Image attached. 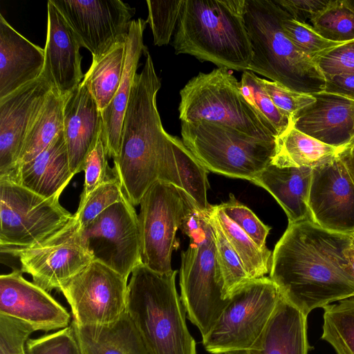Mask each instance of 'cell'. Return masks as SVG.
<instances>
[{"instance_id":"obj_36","label":"cell","mask_w":354,"mask_h":354,"mask_svg":"<svg viewBox=\"0 0 354 354\" xmlns=\"http://www.w3.org/2000/svg\"><path fill=\"white\" fill-rule=\"evenodd\" d=\"M310 23L313 30L327 40L345 43L354 39V12L344 0H333Z\"/></svg>"},{"instance_id":"obj_22","label":"cell","mask_w":354,"mask_h":354,"mask_svg":"<svg viewBox=\"0 0 354 354\" xmlns=\"http://www.w3.org/2000/svg\"><path fill=\"white\" fill-rule=\"evenodd\" d=\"M44 49L32 44L0 14V100L38 79Z\"/></svg>"},{"instance_id":"obj_17","label":"cell","mask_w":354,"mask_h":354,"mask_svg":"<svg viewBox=\"0 0 354 354\" xmlns=\"http://www.w3.org/2000/svg\"><path fill=\"white\" fill-rule=\"evenodd\" d=\"M53 88L42 73L0 100V178L14 173L26 133Z\"/></svg>"},{"instance_id":"obj_40","label":"cell","mask_w":354,"mask_h":354,"mask_svg":"<svg viewBox=\"0 0 354 354\" xmlns=\"http://www.w3.org/2000/svg\"><path fill=\"white\" fill-rule=\"evenodd\" d=\"M25 354H82V352L71 324L56 332L29 338L25 344Z\"/></svg>"},{"instance_id":"obj_12","label":"cell","mask_w":354,"mask_h":354,"mask_svg":"<svg viewBox=\"0 0 354 354\" xmlns=\"http://www.w3.org/2000/svg\"><path fill=\"white\" fill-rule=\"evenodd\" d=\"M0 250L18 257L21 271L29 274L33 283L47 292L59 290L93 261L75 214L62 228L39 243L25 248H0Z\"/></svg>"},{"instance_id":"obj_18","label":"cell","mask_w":354,"mask_h":354,"mask_svg":"<svg viewBox=\"0 0 354 354\" xmlns=\"http://www.w3.org/2000/svg\"><path fill=\"white\" fill-rule=\"evenodd\" d=\"M0 315L48 332L69 326L71 315L49 293L15 270L0 277Z\"/></svg>"},{"instance_id":"obj_51","label":"cell","mask_w":354,"mask_h":354,"mask_svg":"<svg viewBox=\"0 0 354 354\" xmlns=\"http://www.w3.org/2000/svg\"><path fill=\"white\" fill-rule=\"evenodd\" d=\"M224 354H253L250 349L232 350L225 352Z\"/></svg>"},{"instance_id":"obj_50","label":"cell","mask_w":354,"mask_h":354,"mask_svg":"<svg viewBox=\"0 0 354 354\" xmlns=\"http://www.w3.org/2000/svg\"><path fill=\"white\" fill-rule=\"evenodd\" d=\"M346 254L350 260L352 269L354 273V241L351 246L346 250Z\"/></svg>"},{"instance_id":"obj_5","label":"cell","mask_w":354,"mask_h":354,"mask_svg":"<svg viewBox=\"0 0 354 354\" xmlns=\"http://www.w3.org/2000/svg\"><path fill=\"white\" fill-rule=\"evenodd\" d=\"M282 12L274 0H245L243 18L253 51L248 71L295 92L324 91V75L286 36Z\"/></svg>"},{"instance_id":"obj_26","label":"cell","mask_w":354,"mask_h":354,"mask_svg":"<svg viewBox=\"0 0 354 354\" xmlns=\"http://www.w3.org/2000/svg\"><path fill=\"white\" fill-rule=\"evenodd\" d=\"M307 316L281 296L253 354H308Z\"/></svg>"},{"instance_id":"obj_44","label":"cell","mask_w":354,"mask_h":354,"mask_svg":"<svg viewBox=\"0 0 354 354\" xmlns=\"http://www.w3.org/2000/svg\"><path fill=\"white\" fill-rule=\"evenodd\" d=\"M35 331L24 322L0 315V354H25V344Z\"/></svg>"},{"instance_id":"obj_31","label":"cell","mask_w":354,"mask_h":354,"mask_svg":"<svg viewBox=\"0 0 354 354\" xmlns=\"http://www.w3.org/2000/svg\"><path fill=\"white\" fill-rule=\"evenodd\" d=\"M212 212L249 277L251 279L265 277L270 270L271 251L268 248H260L224 213L218 205H212Z\"/></svg>"},{"instance_id":"obj_13","label":"cell","mask_w":354,"mask_h":354,"mask_svg":"<svg viewBox=\"0 0 354 354\" xmlns=\"http://www.w3.org/2000/svg\"><path fill=\"white\" fill-rule=\"evenodd\" d=\"M81 236L93 261L104 264L127 280L142 263L138 215L127 197L81 227Z\"/></svg>"},{"instance_id":"obj_20","label":"cell","mask_w":354,"mask_h":354,"mask_svg":"<svg viewBox=\"0 0 354 354\" xmlns=\"http://www.w3.org/2000/svg\"><path fill=\"white\" fill-rule=\"evenodd\" d=\"M292 117L293 127L332 147L348 146L354 138V101L325 91Z\"/></svg>"},{"instance_id":"obj_41","label":"cell","mask_w":354,"mask_h":354,"mask_svg":"<svg viewBox=\"0 0 354 354\" xmlns=\"http://www.w3.org/2000/svg\"><path fill=\"white\" fill-rule=\"evenodd\" d=\"M218 206L260 248H268L266 241L271 227L263 224L252 210L239 202L232 194L227 202Z\"/></svg>"},{"instance_id":"obj_24","label":"cell","mask_w":354,"mask_h":354,"mask_svg":"<svg viewBox=\"0 0 354 354\" xmlns=\"http://www.w3.org/2000/svg\"><path fill=\"white\" fill-rule=\"evenodd\" d=\"M75 174L71 171L63 130L32 160L7 179L46 198L59 197Z\"/></svg>"},{"instance_id":"obj_32","label":"cell","mask_w":354,"mask_h":354,"mask_svg":"<svg viewBox=\"0 0 354 354\" xmlns=\"http://www.w3.org/2000/svg\"><path fill=\"white\" fill-rule=\"evenodd\" d=\"M322 339L336 354H354V297L323 308Z\"/></svg>"},{"instance_id":"obj_10","label":"cell","mask_w":354,"mask_h":354,"mask_svg":"<svg viewBox=\"0 0 354 354\" xmlns=\"http://www.w3.org/2000/svg\"><path fill=\"white\" fill-rule=\"evenodd\" d=\"M187 198L181 189L157 181L140 200L138 219L141 262L155 272L173 270L171 253L177 246L176 235L185 213Z\"/></svg>"},{"instance_id":"obj_53","label":"cell","mask_w":354,"mask_h":354,"mask_svg":"<svg viewBox=\"0 0 354 354\" xmlns=\"http://www.w3.org/2000/svg\"><path fill=\"white\" fill-rule=\"evenodd\" d=\"M352 145V146H354V138L353 139V140L351 142L350 145Z\"/></svg>"},{"instance_id":"obj_29","label":"cell","mask_w":354,"mask_h":354,"mask_svg":"<svg viewBox=\"0 0 354 354\" xmlns=\"http://www.w3.org/2000/svg\"><path fill=\"white\" fill-rule=\"evenodd\" d=\"M64 97L55 88L49 93L26 133L16 169L35 158L63 130Z\"/></svg>"},{"instance_id":"obj_38","label":"cell","mask_w":354,"mask_h":354,"mask_svg":"<svg viewBox=\"0 0 354 354\" xmlns=\"http://www.w3.org/2000/svg\"><path fill=\"white\" fill-rule=\"evenodd\" d=\"M124 197L121 184L115 176L95 189L86 198H80L75 215L81 227L86 226L106 208Z\"/></svg>"},{"instance_id":"obj_52","label":"cell","mask_w":354,"mask_h":354,"mask_svg":"<svg viewBox=\"0 0 354 354\" xmlns=\"http://www.w3.org/2000/svg\"><path fill=\"white\" fill-rule=\"evenodd\" d=\"M344 1L354 12V0H344Z\"/></svg>"},{"instance_id":"obj_46","label":"cell","mask_w":354,"mask_h":354,"mask_svg":"<svg viewBox=\"0 0 354 354\" xmlns=\"http://www.w3.org/2000/svg\"><path fill=\"white\" fill-rule=\"evenodd\" d=\"M210 212L211 209L200 210L187 196L185 213L179 229L189 238L190 243H199L214 233Z\"/></svg>"},{"instance_id":"obj_35","label":"cell","mask_w":354,"mask_h":354,"mask_svg":"<svg viewBox=\"0 0 354 354\" xmlns=\"http://www.w3.org/2000/svg\"><path fill=\"white\" fill-rule=\"evenodd\" d=\"M210 216L214 232L216 263L223 281L224 295L229 299L235 290L251 278L213 214L212 205Z\"/></svg>"},{"instance_id":"obj_30","label":"cell","mask_w":354,"mask_h":354,"mask_svg":"<svg viewBox=\"0 0 354 354\" xmlns=\"http://www.w3.org/2000/svg\"><path fill=\"white\" fill-rule=\"evenodd\" d=\"M127 42L120 44L95 60L83 81L102 111L114 97L120 84L126 60Z\"/></svg>"},{"instance_id":"obj_48","label":"cell","mask_w":354,"mask_h":354,"mask_svg":"<svg viewBox=\"0 0 354 354\" xmlns=\"http://www.w3.org/2000/svg\"><path fill=\"white\" fill-rule=\"evenodd\" d=\"M324 91L336 94L354 101V75L336 74L324 75Z\"/></svg>"},{"instance_id":"obj_42","label":"cell","mask_w":354,"mask_h":354,"mask_svg":"<svg viewBox=\"0 0 354 354\" xmlns=\"http://www.w3.org/2000/svg\"><path fill=\"white\" fill-rule=\"evenodd\" d=\"M107 157L109 156L101 134L84 162V184L80 198H86L95 189L115 177L113 169L109 166Z\"/></svg>"},{"instance_id":"obj_23","label":"cell","mask_w":354,"mask_h":354,"mask_svg":"<svg viewBox=\"0 0 354 354\" xmlns=\"http://www.w3.org/2000/svg\"><path fill=\"white\" fill-rule=\"evenodd\" d=\"M147 19H133L127 40L124 69L119 88L109 106L101 111L102 138L109 158H118L121 145L122 130L126 109L129 100L139 60L148 51L144 44V30Z\"/></svg>"},{"instance_id":"obj_37","label":"cell","mask_w":354,"mask_h":354,"mask_svg":"<svg viewBox=\"0 0 354 354\" xmlns=\"http://www.w3.org/2000/svg\"><path fill=\"white\" fill-rule=\"evenodd\" d=\"M184 0L146 1L148 8L147 23L153 36L155 45L169 44L176 28Z\"/></svg>"},{"instance_id":"obj_39","label":"cell","mask_w":354,"mask_h":354,"mask_svg":"<svg viewBox=\"0 0 354 354\" xmlns=\"http://www.w3.org/2000/svg\"><path fill=\"white\" fill-rule=\"evenodd\" d=\"M281 26L295 46L311 59L322 51L343 44L324 39L309 24L296 21L284 10L282 12Z\"/></svg>"},{"instance_id":"obj_16","label":"cell","mask_w":354,"mask_h":354,"mask_svg":"<svg viewBox=\"0 0 354 354\" xmlns=\"http://www.w3.org/2000/svg\"><path fill=\"white\" fill-rule=\"evenodd\" d=\"M308 206L321 227L354 236V182L339 156L313 168Z\"/></svg>"},{"instance_id":"obj_4","label":"cell","mask_w":354,"mask_h":354,"mask_svg":"<svg viewBox=\"0 0 354 354\" xmlns=\"http://www.w3.org/2000/svg\"><path fill=\"white\" fill-rule=\"evenodd\" d=\"M176 273L157 272L142 263L131 273L126 310L149 354H196L176 287Z\"/></svg>"},{"instance_id":"obj_8","label":"cell","mask_w":354,"mask_h":354,"mask_svg":"<svg viewBox=\"0 0 354 354\" xmlns=\"http://www.w3.org/2000/svg\"><path fill=\"white\" fill-rule=\"evenodd\" d=\"M280 298L279 289L270 277L250 279L231 295L212 328L202 338L205 349L212 354L250 349Z\"/></svg>"},{"instance_id":"obj_7","label":"cell","mask_w":354,"mask_h":354,"mask_svg":"<svg viewBox=\"0 0 354 354\" xmlns=\"http://www.w3.org/2000/svg\"><path fill=\"white\" fill-rule=\"evenodd\" d=\"M182 141L209 171L248 180L265 169L275 143L248 136L221 123L201 120L181 122Z\"/></svg>"},{"instance_id":"obj_14","label":"cell","mask_w":354,"mask_h":354,"mask_svg":"<svg viewBox=\"0 0 354 354\" xmlns=\"http://www.w3.org/2000/svg\"><path fill=\"white\" fill-rule=\"evenodd\" d=\"M127 280L104 264L92 261L60 288L77 325L106 324L126 310Z\"/></svg>"},{"instance_id":"obj_34","label":"cell","mask_w":354,"mask_h":354,"mask_svg":"<svg viewBox=\"0 0 354 354\" xmlns=\"http://www.w3.org/2000/svg\"><path fill=\"white\" fill-rule=\"evenodd\" d=\"M240 84L245 100L275 129L278 136L293 125L292 117L274 104L261 82V78L254 73L243 71Z\"/></svg>"},{"instance_id":"obj_19","label":"cell","mask_w":354,"mask_h":354,"mask_svg":"<svg viewBox=\"0 0 354 354\" xmlns=\"http://www.w3.org/2000/svg\"><path fill=\"white\" fill-rule=\"evenodd\" d=\"M47 35L43 73L62 96L82 82V45L62 14L50 0L47 4Z\"/></svg>"},{"instance_id":"obj_33","label":"cell","mask_w":354,"mask_h":354,"mask_svg":"<svg viewBox=\"0 0 354 354\" xmlns=\"http://www.w3.org/2000/svg\"><path fill=\"white\" fill-rule=\"evenodd\" d=\"M171 138L182 190L200 210L209 212L212 207L207 198L209 170L185 146L182 140L174 136Z\"/></svg>"},{"instance_id":"obj_2","label":"cell","mask_w":354,"mask_h":354,"mask_svg":"<svg viewBox=\"0 0 354 354\" xmlns=\"http://www.w3.org/2000/svg\"><path fill=\"white\" fill-rule=\"evenodd\" d=\"M142 71L136 74L124 118L121 145L113 171L123 192L133 205L157 181L182 189L171 135L164 129L157 108L161 87L147 51Z\"/></svg>"},{"instance_id":"obj_25","label":"cell","mask_w":354,"mask_h":354,"mask_svg":"<svg viewBox=\"0 0 354 354\" xmlns=\"http://www.w3.org/2000/svg\"><path fill=\"white\" fill-rule=\"evenodd\" d=\"M310 167H279L270 163L251 182L267 190L284 210L288 223L310 219L308 198Z\"/></svg>"},{"instance_id":"obj_3","label":"cell","mask_w":354,"mask_h":354,"mask_svg":"<svg viewBox=\"0 0 354 354\" xmlns=\"http://www.w3.org/2000/svg\"><path fill=\"white\" fill-rule=\"evenodd\" d=\"M244 6L245 0H184L172 42L175 53L248 71L253 51Z\"/></svg>"},{"instance_id":"obj_6","label":"cell","mask_w":354,"mask_h":354,"mask_svg":"<svg viewBox=\"0 0 354 354\" xmlns=\"http://www.w3.org/2000/svg\"><path fill=\"white\" fill-rule=\"evenodd\" d=\"M181 122L221 123L248 136L275 143L278 134L245 100L240 82L227 69L199 73L180 91Z\"/></svg>"},{"instance_id":"obj_27","label":"cell","mask_w":354,"mask_h":354,"mask_svg":"<svg viewBox=\"0 0 354 354\" xmlns=\"http://www.w3.org/2000/svg\"><path fill=\"white\" fill-rule=\"evenodd\" d=\"M71 324L82 354H149L127 310L109 324Z\"/></svg>"},{"instance_id":"obj_11","label":"cell","mask_w":354,"mask_h":354,"mask_svg":"<svg viewBox=\"0 0 354 354\" xmlns=\"http://www.w3.org/2000/svg\"><path fill=\"white\" fill-rule=\"evenodd\" d=\"M179 283L186 316L203 338L230 299L224 295L216 263L214 232L199 243H189L181 252Z\"/></svg>"},{"instance_id":"obj_43","label":"cell","mask_w":354,"mask_h":354,"mask_svg":"<svg viewBox=\"0 0 354 354\" xmlns=\"http://www.w3.org/2000/svg\"><path fill=\"white\" fill-rule=\"evenodd\" d=\"M312 60L324 76L354 75V39L322 51Z\"/></svg>"},{"instance_id":"obj_45","label":"cell","mask_w":354,"mask_h":354,"mask_svg":"<svg viewBox=\"0 0 354 354\" xmlns=\"http://www.w3.org/2000/svg\"><path fill=\"white\" fill-rule=\"evenodd\" d=\"M261 82L274 104L292 117L315 101L313 95L291 91L275 82L261 78Z\"/></svg>"},{"instance_id":"obj_21","label":"cell","mask_w":354,"mask_h":354,"mask_svg":"<svg viewBox=\"0 0 354 354\" xmlns=\"http://www.w3.org/2000/svg\"><path fill=\"white\" fill-rule=\"evenodd\" d=\"M63 132L70 167L76 174L102 133L101 111L84 82L64 97Z\"/></svg>"},{"instance_id":"obj_28","label":"cell","mask_w":354,"mask_h":354,"mask_svg":"<svg viewBox=\"0 0 354 354\" xmlns=\"http://www.w3.org/2000/svg\"><path fill=\"white\" fill-rule=\"evenodd\" d=\"M344 148L324 144L292 125L276 138L270 163L279 167L314 168L332 161Z\"/></svg>"},{"instance_id":"obj_9","label":"cell","mask_w":354,"mask_h":354,"mask_svg":"<svg viewBox=\"0 0 354 354\" xmlns=\"http://www.w3.org/2000/svg\"><path fill=\"white\" fill-rule=\"evenodd\" d=\"M0 178V248H25L62 228L73 215L59 202Z\"/></svg>"},{"instance_id":"obj_1","label":"cell","mask_w":354,"mask_h":354,"mask_svg":"<svg viewBox=\"0 0 354 354\" xmlns=\"http://www.w3.org/2000/svg\"><path fill=\"white\" fill-rule=\"evenodd\" d=\"M353 241L311 219L288 223L272 252L270 278L281 297L306 316L353 297L354 273L346 252Z\"/></svg>"},{"instance_id":"obj_47","label":"cell","mask_w":354,"mask_h":354,"mask_svg":"<svg viewBox=\"0 0 354 354\" xmlns=\"http://www.w3.org/2000/svg\"><path fill=\"white\" fill-rule=\"evenodd\" d=\"M292 18L301 23L310 22L333 0H274Z\"/></svg>"},{"instance_id":"obj_49","label":"cell","mask_w":354,"mask_h":354,"mask_svg":"<svg viewBox=\"0 0 354 354\" xmlns=\"http://www.w3.org/2000/svg\"><path fill=\"white\" fill-rule=\"evenodd\" d=\"M339 158L354 182V146L348 145L345 147L339 154Z\"/></svg>"},{"instance_id":"obj_15","label":"cell","mask_w":354,"mask_h":354,"mask_svg":"<svg viewBox=\"0 0 354 354\" xmlns=\"http://www.w3.org/2000/svg\"><path fill=\"white\" fill-rule=\"evenodd\" d=\"M95 60L127 42L135 8L120 0H50Z\"/></svg>"}]
</instances>
